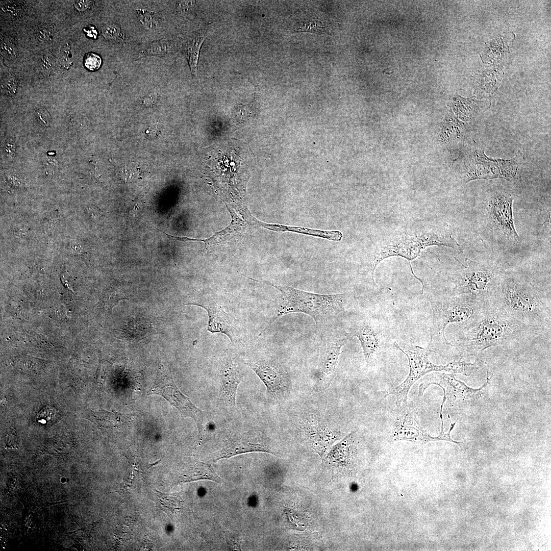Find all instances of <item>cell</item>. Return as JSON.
Instances as JSON below:
<instances>
[{
	"label": "cell",
	"instance_id": "cell-1",
	"mask_svg": "<svg viewBox=\"0 0 551 551\" xmlns=\"http://www.w3.org/2000/svg\"><path fill=\"white\" fill-rule=\"evenodd\" d=\"M490 302L509 317L539 331L550 332V294L536 286L527 275L503 271Z\"/></svg>",
	"mask_w": 551,
	"mask_h": 551
},
{
	"label": "cell",
	"instance_id": "cell-2",
	"mask_svg": "<svg viewBox=\"0 0 551 551\" xmlns=\"http://www.w3.org/2000/svg\"><path fill=\"white\" fill-rule=\"evenodd\" d=\"M538 331L509 317L487 302L472 319L460 324L454 346L463 354L480 359V355L489 347L521 340Z\"/></svg>",
	"mask_w": 551,
	"mask_h": 551
},
{
	"label": "cell",
	"instance_id": "cell-3",
	"mask_svg": "<svg viewBox=\"0 0 551 551\" xmlns=\"http://www.w3.org/2000/svg\"><path fill=\"white\" fill-rule=\"evenodd\" d=\"M433 245L446 246L463 253L451 231L445 227L406 230L384 238L374 246L368 257L367 264L371 281L375 284L374 270L383 260L390 257H401L408 261L411 273L421 282V293L423 294V282L414 273L410 261L419 256L427 247Z\"/></svg>",
	"mask_w": 551,
	"mask_h": 551
},
{
	"label": "cell",
	"instance_id": "cell-4",
	"mask_svg": "<svg viewBox=\"0 0 551 551\" xmlns=\"http://www.w3.org/2000/svg\"><path fill=\"white\" fill-rule=\"evenodd\" d=\"M249 279L272 286L282 294L276 315L259 335L269 329L277 319L293 313H302L309 315L314 320L316 326L320 328L333 322L339 314L345 312L351 300L350 295L347 293H315L286 285L275 284L267 281Z\"/></svg>",
	"mask_w": 551,
	"mask_h": 551
},
{
	"label": "cell",
	"instance_id": "cell-5",
	"mask_svg": "<svg viewBox=\"0 0 551 551\" xmlns=\"http://www.w3.org/2000/svg\"><path fill=\"white\" fill-rule=\"evenodd\" d=\"M431 305L433 324L431 341L453 346L445 337L446 327L453 323L468 322L481 310L485 303L468 295H439L428 298Z\"/></svg>",
	"mask_w": 551,
	"mask_h": 551
},
{
	"label": "cell",
	"instance_id": "cell-6",
	"mask_svg": "<svg viewBox=\"0 0 551 551\" xmlns=\"http://www.w3.org/2000/svg\"><path fill=\"white\" fill-rule=\"evenodd\" d=\"M467 266L447 275L454 285L452 295H468L489 302L499 283L503 271L496 265L466 258Z\"/></svg>",
	"mask_w": 551,
	"mask_h": 551
},
{
	"label": "cell",
	"instance_id": "cell-7",
	"mask_svg": "<svg viewBox=\"0 0 551 551\" xmlns=\"http://www.w3.org/2000/svg\"><path fill=\"white\" fill-rule=\"evenodd\" d=\"M317 364L313 372L314 390L321 392L331 384L342 347L351 337L343 327L331 322L321 328Z\"/></svg>",
	"mask_w": 551,
	"mask_h": 551
},
{
	"label": "cell",
	"instance_id": "cell-8",
	"mask_svg": "<svg viewBox=\"0 0 551 551\" xmlns=\"http://www.w3.org/2000/svg\"><path fill=\"white\" fill-rule=\"evenodd\" d=\"M245 364L264 383L269 400L281 401L289 396L291 389L290 373L276 357L259 355Z\"/></svg>",
	"mask_w": 551,
	"mask_h": 551
},
{
	"label": "cell",
	"instance_id": "cell-9",
	"mask_svg": "<svg viewBox=\"0 0 551 551\" xmlns=\"http://www.w3.org/2000/svg\"><path fill=\"white\" fill-rule=\"evenodd\" d=\"M149 395H159L174 406L183 417H190L195 422L199 440H203L207 428L204 411L197 407L177 387L171 373L164 367L160 372L153 386L147 392Z\"/></svg>",
	"mask_w": 551,
	"mask_h": 551
},
{
	"label": "cell",
	"instance_id": "cell-10",
	"mask_svg": "<svg viewBox=\"0 0 551 551\" xmlns=\"http://www.w3.org/2000/svg\"><path fill=\"white\" fill-rule=\"evenodd\" d=\"M395 347L407 357L409 361V372L406 380L400 385L390 389L385 396L390 394L396 397L397 407L407 404L408 394L411 386L420 378L432 371L445 372V365H438L432 363L428 358L429 353L433 350L430 346L423 348L417 345L399 344L394 342Z\"/></svg>",
	"mask_w": 551,
	"mask_h": 551
},
{
	"label": "cell",
	"instance_id": "cell-11",
	"mask_svg": "<svg viewBox=\"0 0 551 551\" xmlns=\"http://www.w3.org/2000/svg\"><path fill=\"white\" fill-rule=\"evenodd\" d=\"M251 452H264L279 456L270 438L261 430L253 428L232 433L223 441L216 453L214 462Z\"/></svg>",
	"mask_w": 551,
	"mask_h": 551
},
{
	"label": "cell",
	"instance_id": "cell-12",
	"mask_svg": "<svg viewBox=\"0 0 551 551\" xmlns=\"http://www.w3.org/2000/svg\"><path fill=\"white\" fill-rule=\"evenodd\" d=\"M513 197L508 193L496 192L488 199L486 215L492 230L498 235L510 242L517 243L521 238L515 227Z\"/></svg>",
	"mask_w": 551,
	"mask_h": 551
},
{
	"label": "cell",
	"instance_id": "cell-13",
	"mask_svg": "<svg viewBox=\"0 0 551 551\" xmlns=\"http://www.w3.org/2000/svg\"><path fill=\"white\" fill-rule=\"evenodd\" d=\"M518 169L516 159H492L486 156L483 149H476L470 154L465 175V182L477 179L515 178Z\"/></svg>",
	"mask_w": 551,
	"mask_h": 551
},
{
	"label": "cell",
	"instance_id": "cell-14",
	"mask_svg": "<svg viewBox=\"0 0 551 551\" xmlns=\"http://www.w3.org/2000/svg\"><path fill=\"white\" fill-rule=\"evenodd\" d=\"M392 423L391 436L394 440H406L424 444L435 441V437L430 436L418 421L415 414L407 404L397 407Z\"/></svg>",
	"mask_w": 551,
	"mask_h": 551
},
{
	"label": "cell",
	"instance_id": "cell-15",
	"mask_svg": "<svg viewBox=\"0 0 551 551\" xmlns=\"http://www.w3.org/2000/svg\"><path fill=\"white\" fill-rule=\"evenodd\" d=\"M301 424L311 446L321 457L330 445L343 435L321 418L315 415L305 419Z\"/></svg>",
	"mask_w": 551,
	"mask_h": 551
},
{
	"label": "cell",
	"instance_id": "cell-16",
	"mask_svg": "<svg viewBox=\"0 0 551 551\" xmlns=\"http://www.w3.org/2000/svg\"><path fill=\"white\" fill-rule=\"evenodd\" d=\"M187 305H195L205 309L208 315L207 330L212 333H220L226 335L232 342L239 336V321L233 314L228 313L219 308L212 299H203L189 303Z\"/></svg>",
	"mask_w": 551,
	"mask_h": 551
},
{
	"label": "cell",
	"instance_id": "cell-17",
	"mask_svg": "<svg viewBox=\"0 0 551 551\" xmlns=\"http://www.w3.org/2000/svg\"><path fill=\"white\" fill-rule=\"evenodd\" d=\"M440 377L446 387V396L451 404L466 407L475 405L484 397L492 375L488 378V369L486 382L480 388L475 389L457 380L453 373H440Z\"/></svg>",
	"mask_w": 551,
	"mask_h": 551
},
{
	"label": "cell",
	"instance_id": "cell-18",
	"mask_svg": "<svg viewBox=\"0 0 551 551\" xmlns=\"http://www.w3.org/2000/svg\"><path fill=\"white\" fill-rule=\"evenodd\" d=\"M347 331L351 337L360 341L365 359L368 366L380 349L381 332L371 319L361 317L352 323Z\"/></svg>",
	"mask_w": 551,
	"mask_h": 551
},
{
	"label": "cell",
	"instance_id": "cell-19",
	"mask_svg": "<svg viewBox=\"0 0 551 551\" xmlns=\"http://www.w3.org/2000/svg\"><path fill=\"white\" fill-rule=\"evenodd\" d=\"M243 379L242 371L232 357L228 354H224L221 359L219 369L220 394L231 408H236L237 391Z\"/></svg>",
	"mask_w": 551,
	"mask_h": 551
},
{
	"label": "cell",
	"instance_id": "cell-20",
	"mask_svg": "<svg viewBox=\"0 0 551 551\" xmlns=\"http://www.w3.org/2000/svg\"><path fill=\"white\" fill-rule=\"evenodd\" d=\"M231 217L230 223L224 229L215 233L212 236L206 239H196L187 237H179L173 236L159 230V231L164 234L167 237L182 242L199 241L202 242L205 244L204 248L212 246H217L223 244L234 238L236 236L243 233L246 228L245 221L240 218L236 211L232 208L227 207Z\"/></svg>",
	"mask_w": 551,
	"mask_h": 551
},
{
	"label": "cell",
	"instance_id": "cell-21",
	"mask_svg": "<svg viewBox=\"0 0 551 551\" xmlns=\"http://www.w3.org/2000/svg\"><path fill=\"white\" fill-rule=\"evenodd\" d=\"M245 221L252 226L262 227L274 232H291L299 234L311 235L329 240L339 241L343 238V234L339 231H325L311 229L305 227L283 225L278 223H268L257 219L251 213H248L244 217Z\"/></svg>",
	"mask_w": 551,
	"mask_h": 551
},
{
	"label": "cell",
	"instance_id": "cell-22",
	"mask_svg": "<svg viewBox=\"0 0 551 551\" xmlns=\"http://www.w3.org/2000/svg\"><path fill=\"white\" fill-rule=\"evenodd\" d=\"M206 37V31L201 29L179 39L180 49L185 55L193 76L196 75L199 51Z\"/></svg>",
	"mask_w": 551,
	"mask_h": 551
},
{
	"label": "cell",
	"instance_id": "cell-23",
	"mask_svg": "<svg viewBox=\"0 0 551 551\" xmlns=\"http://www.w3.org/2000/svg\"><path fill=\"white\" fill-rule=\"evenodd\" d=\"M89 419L101 428L112 429L129 427L135 419L134 414H124L106 410L90 411Z\"/></svg>",
	"mask_w": 551,
	"mask_h": 551
},
{
	"label": "cell",
	"instance_id": "cell-24",
	"mask_svg": "<svg viewBox=\"0 0 551 551\" xmlns=\"http://www.w3.org/2000/svg\"><path fill=\"white\" fill-rule=\"evenodd\" d=\"M201 480H209L218 483L222 481L210 464L201 462L196 463L186 473L180 477V481L181 483H186Z\"/></svg>",
	"mask_w": 551,
	"mask_h": 551
},
{
	"label": "cell",
	"instance_id": "cell-25",
	"mask_svg": "<svg viewBox=\"0 0 551 551\" xmlns=\"http://www.w3.org/2000/svg\"><path fill=\"white\" fill-rule=\"evenodd\" d=\"M180 49L179 39H162L147 43L142 50V54L148 56H167Z\"/></svg>",
	"mask_w": 551,
	"mask_h": 551
},
{
	"label": "cell",
	"instance_id": "cell-26",
	"mask_svg": "<svg viewBox=\"0 0 551 551\" xmlns=\"http://www.w3.org/2000/svg\"><path fill=\"white\" fill-rule=\"evenodd\" d=\"M157 507L164 511L171 518L174 512L180 509L182 501L177 495L161 493L156 490Z\"/></svg>",
	"mask_w": 551,
	"mask_h": 551
},
{
	"label": "cell",
	"instance_id": "cell-27",
	"mask_svg": "<svg viewBox=\"0 0 551 551\" xmlns=\"http://www.w3.org/2000/svg\"><path fill=\"white\" fill-rule=\"evenodd\" d=\"M461 106L460 111L457 113L459 117L463 122L471 121L480 110V102L473 99H459Z\"/></svg>",
	"mask_w": 551,
	"mask_h": 551
},
{
	"label": "cell",
	"instance_id": "cell-28",
	"mask_svg": "<svg viewBox=\"0 0 551 551\" xmlns=\"http://www.w3.org/2000/svg\"><path fill=\"white\" fill-rule=\"evenodd\" d=\"M136 15L140 24L145 29L153 31L159 27V19L153 12L144 9H138Z\"/></svg>",
	"mask_w": 551,
	"mask_h": 551
},
{
	"label": "cell",
	"instance_id": "cell-29",
	"mask_svg": "<svg viewBox=\"0 0 551 551\" xmlns=\"http://www.w3.org/2000/svg\"><path fill=\"white\" fill-rule=\"evenodd\" d=\"M466 125L463 121L446 119L442 129V138L448 140L460 136Z\"/></svg>",
	"mask_w": 551,
	"mask_h": 551
},
{
	"label": "cell",
	"instance_id": "cell-30",
	"mask_svg": "<svg viewBox=\"0 0 551 551\" xmlns=\"http://www.w3.org/2000/svg\"><path fill=\"white\" fill-rule=\"evenodd\" d=\"M434 385H437L439 386V387H440L443 390V394H444V396L443 397L442 402L441 406H440V419H441V429H440V432L439 433V435L438 436H437V437H435V441L445 440V441H450V442H454V443H455L458 444L460 446V447L462 448L463 447H464V443L463 442H458V441H455V440H453L452 439L451 437H450V433H451L452 431L453 430V429H454V428L455 427L457 421H455L454 423H452L451 422L450 416H449V414L448 415V419L449 420L450 423V428H449V431H448L447 433H445L444 432V424H443V416H442V408H443V407L444 403H445V400L446 399L445 391V389H444V387H443V386H442L440 384H438L437 383H435Z\"/></svg>",
	"mask_w": 551,
	"mask_h": 551
},
{
	"label": "cell",
	"instance_id": "cell-31",
	"mask_svg": "<svg viewBox=\"0 0 551 551\" xmlns=\"http://www.w3.org/2000/svg\"><path fill=\"white\" fill-rule=\"evenodd\" d=\"M102 33L107 39L116 42L123 41V33L120 27L114 23L104 24L102 27Z\"/></svg>",
	"mask_w": 551,
	"mask_h": 551
},
{
	"label": "cell",
	"instance_id": "cell-32",
	"mask_svg": "<svg viewBox=\"0 0 551 551\" xmlns=\"http://www.w3.org/2000/svg\"><path fill=\"white\" fill-rule=\"evenodd\" d=\"M295 31L322 34L325 32V27L321 21L315 19L297 23L295 26Z\"/></svg>",
	"mask_w": 551,
	"mask_h": 551
},
{
	"label": "cell",
	"instance_id": "cell-33",
	"mask_svg": "<svg viewBox=\"0 0 551 551\" xmlns=\"http://www.w3.org/2000/svg\"><path fill=\"white\" fill-rule=\"evenodd\" d=\"M56 411L51 406H46L42 408L37 414V421L42 424L46 423L52 420L55 416Z\"/></svg>",
	"mask_w": 551,
	"mask_h": 551
},
{
	"label": "cell",
	"instance_id": "cell-34",
	"mask_svg": "<svg viewBox=\"0 0 551 551\" xmlns=\"http://www.w3.org/2000/svg\"><path fill=\"white\" fill-rule=\"evenodd\" d=\"M102 64L101 57L93 53L87 54L84 58V64L89 70L94 71L97 70Z\"/></svg>",
	"mask_w": 551,
	"mask_h": 551
},
{
	"label": "cell",
	"instance_id": "cell-35",
	"mask_svg": "<svg viewBox=\"0 0 551 551\" xmlns=\"http://www.w3.org/2000/svg\"><path fill=\"white\" fill-rule=\"evenodd\" d=\"M54 61L52 56L44 54L40 59V67L41 72L46 76H49L53 72Z\"/></svg>",
	"mask_w": 551,
	"mask_h": 551
},
{
	"label": "cell",
	"instance_id": "cell-36",
	"mask_svg": "<svg viewBox=\"0 0 551 551\" xmlns=\"http://www.w3.org/2000/svg\"><path fill=\"white\" fill-rule=\"evenodd\" d=\"M1 51L5 57L9 59H14L16 57L15 46L8 39H5L2 42Z\"/></svg>",
	"mask_w": 551,
	"mask_h": 551
},
{
	"label": "cell",
	"instance_id": "cell-37",
	"mask_svg": "<svg viewBox=\"0 0 551 551\" xmlns=\"http://www.w3.org/2000/svg\"><path fill=\"white\" fill-rule=\"evenodd\" d=\"M35 116L39 123L43 126L48 127L51 124V116L45 108L37 109L35 111Z\"/></svg>",
	"mask_w": 551,
	"mask_h": 551
},
{
	"label": "cell",
	"instance_id": "cell-38",
	"mask_svg": "<svg viewBox=\"0 0 551 551\" xmlns=\"http://www.w3.org/2000/svg\"><path fill=\"white\" fill-rule=\"evenodd\" d=\"M71 57L72 54L70 48L66 46L64 49L61 58V65L65 69H67L71 66L72 63Z\"/></svg>",
	"mask_w": 551,
	"mask_h": 551
},
{
	"label": "cell",
	"instance_id": "cell-39",
	"mask_svg": "<svg viewBox=\"0 0 551 551\" xmlns=\"http://www.w3.org/2000/svg\"><path fill=\"white\" fill-rule=\"evenodd\" d=\"M224 535L226 538L227 544L231 548L233 549L240 550V541L239 539L236 537V535H234L230 532H224Z\"/></svg>",
	"mask_w": 551,
	"mask_h": 551
},
{
	"label": "cell",
	"instance_id": "cell-40",
	"mask_svg": "<svg viewBox=\"0 0 551 551\" xmlns=\"http://www.w3.org/2000/svg\"><path fill=\"white\" fill-rule=\"evenodd\" d=\"M92 1H77L74 5V8L78 11H83L90 9L93 5Z\"/></svg>",
	"mask_w": 551,
	"mask_h": 551
},
{
	"label": "cell",
	"instance_id": "cell-41",
	"mask_svg": "<svg viewBox=\"0 0 551 551\" xmlns=\"http://www.w3.org/2000/svg\"><path fill=\"white\" fill-rule=\"evenodd\" d=\"M177 2V9L180 11H184L192 7L195 2L193 1H182Z\"/></svg>",
	"mask_w": 551,
	"mask_h": 551
},
{
	"label": "cell",
	"instance_id": "cell-42",
	"mask_svg": "<svg viewBox=\"0 0 551 551\" xmlns=\"http://www.w3.org/2000/svg\"><path fill=\"white\" fill-rule=\"evenodd\" d=\"M51 34V30L49 28H43L38 32L37 36L39 40L44 41L48 39Z\"/></svg>",
	"mask_w": 551,
	"mask_h": 551
},
{
	"label": "cell",
	"instance_id": "cell-43",
	"mask_svg": "<svg viewBox=\"0 0 551 551\" xmlns=\"http://www.w3.org/2000/svg\"><path fill=\"white\" fill-rule=\"evenodd\" d=\"M5 150L9 156L14 157L15 153V144L13 140L10 139L7 141Z\"/></svg>",
	"mask_w": 551,
	"mask_h": 551
},
{
	"label": "cell",
	"instance_id": "cell-44",
	"mask_svg": "<svg viewBox=\"0 0 551 551\" xmlns=\"http://www.w3.org/2000/svg\"><path fill=\"white\" fill-rule=\"evenodd\" d=\"M16 82L14 78H10L7 82V88L11 92L16 91Z\"/></svg>",
	"mask_w": 551,
	"mask_h": 551
},
{
	"label": "cell",
	"instance_id": "cell-45",
	"mask_svg": "<svg viewBox=\"0 0 551 551\" xmlns=\"http://www.w3.org/2000/svg\"><path fill=\"white\" fill-rule=\"evenodd\" d=\"M156 97L154 94H151L144 97L143 104L146 106H150L155 104Z\"/></svg>",
	"mask_w": 551,
	"mask_h": 551
},
{
	"label": "cell",
	"instance_id": "cell-46",
	"mask_svg": "<svg viewBox=\"0 0 551 551\" xmlns=\"http://www.w3.org/2000/svg\"><path fill=\"white\" fill-rule=\"evenodd\" d=\"M86 31L87 32V34L88 35V36L89 37L95 38V37L96 36L97 32L95 31V30L93 28L88 29L87 31Z\"/></svg>",
	"mask_w": 551,
	"mask_h": 551
}]
</instances>
